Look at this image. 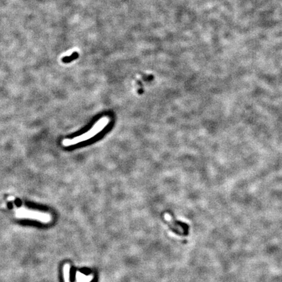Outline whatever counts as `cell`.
<instances>
[{"mask_svg": "<svg viewBox=\"0 0 282 282\" xmlns=\"http://www.w3.org/2000/svg\"><path fill=\"white\" fill-rule=\"evenodd\" d=\"M64 281L70 282V265L66 264L64 267Z\"/></svg>", "mask_w": 282, "mask_h": 282, "instance_id": "8992f818", "label": "cell"}, {"mask_svg": "<svg viewBox=\"0 0 282 282\" xmlns=\"http://www.w3.org/2000/svg\"><path fill=\"white\" fill-rule=\"evenodd\" d=\"M109 122V118L103 117L100 120H99L93 126V127L86 133H83L76 137H74L73 139H64L62 141V144L64 146H70L93 138V137H94L99 133H100L103 129L107 126Z\"/></svg>", "mask_w": 282, "mask_h": 282, "instance_id": "6da1fadb", "label": "cell"}, {"mask_svg": "<svg viewBox=\"0 0 282 282\" xmlns=\"http://www.w3.org/2000/svg\"><path fill=\"white\" fill-rule=\"evenodd\" d=\"M165 220L172 231L180 235H186L188 233V226L174 220L169 214L165 215Z\"/></svg>", "mask_w": 282, "mask_h": 282, "instance_id": "3957f363", "label": "cell"}, {"mask_svg": "<svg viewBox=\"0 0 282 282\" xmlns=\"http://www.w3.org/2000/svg\"><path fill=\"white\" fill-rule=\"evenodd\" d=\"M76 278H77V282H90L93 278L92 276H86L80 272H77L76 274Z\"/></svg>", "mask_w": 282, "mask_h": 282, "instance_id": "5b68a950", "label": "cell"}, {"mask_svg": "<svg viewBox=\"0 0 282 282\" xmlns=\"http://www.w3.org/2000/svg\"><path fill=\"white\" fill-rule=\"evenodd\" d=\"M15 216L18 218L30 219L42 223H49L51 220L50 216L47 213L33 210H29L28 208L24 207L17 208V210H15Z\"/></svg>", "mask_w": 282, "mask_h": 282, "instance_id": "7a4b0ae2", "label": "cell"}, {"mask_svg": "<svg viewBox=\"0 0 282 282\" xmlns=\"http://www.w3.org/2000/svg\"><path fill=\"white\" fill-rule=\"evenodd\" d=\"M79 57V52H74L73 54H71L70 56H64L62 59V62H64V64H69V63H71V62H73V61L78 59Z\"/></svg>", "mask_w": 282, "mask_h": 282, "instance_id": "277c9868", "label": "cell"}]
</instances>
